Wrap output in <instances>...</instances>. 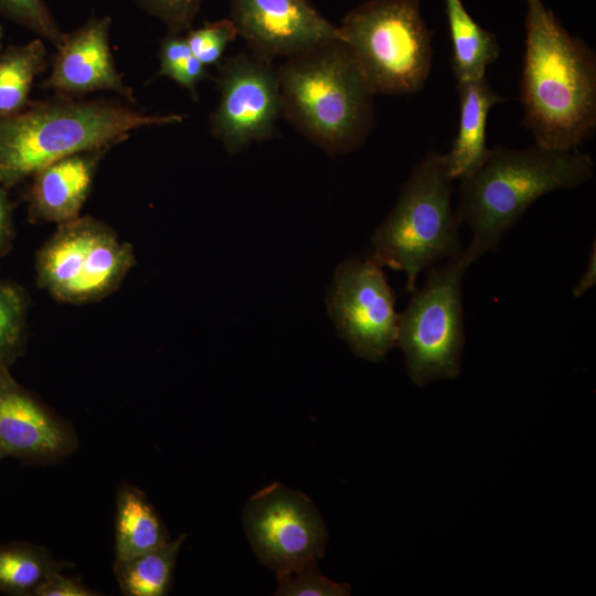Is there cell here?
<instances>
[{"label": "cell", "instance_id": "1", "mask_svg": "<svg viewBox=\"0 0 596 596\" xmlns=\"http://www.w3.org/2000/svg\"><path fill=\"white\" fill-rule=\"evenodd\" d=\"M520 82L523 125L535 143L573 151L596 127V56L542 0H525Z\"/></svg>", "mask_w": 596, "mask_h": 596}, {"label": "cell", "instance_id": "2", "mask_svg": "<svg viewBox=\"0 0 596 596\" xmlns=\"http://www.w3.org/2000/svg\"><path fill=\"white\" fill-rule=\"evenodd\" d=\"M182 121L178 114H146L118 100L56 95L29 102L0 118V183L9 189L57 159L109 150L137 129Z\"/></svg>", "mask_w": 596, "mask_h": 596}, {"label": "cell", "instance_id": "3", "mask_svg": "<svg viewBox=\"0 0 596 596\" xmlns=\"http://www.w3.org/2000/svg\"><path fill=\"white\" fill-rule=\"evenodd\" d=\"M594 170L592 157L577 150L536 143L521 150L502 146L490 149L483 163L460 180L456 213L472 233L464 251L467 260L472 264L496 251L502 236L539 198L574 189L592 179Z\"/></svg>", "mask_w": 596, "mask_h": 596}, {"label": "cell", "instance_id": "4", "mask_svg": "<svg viewBox=\"0 0 596 596\" xmlns=\"http://www.w3.org/2000/svg\"><path fill=\"white\" fill-rule=\"evenodd\" d=\"M277 73L281 114L313 143L339 155L364 142L374 93L342 41L287 57Z\"/></svg>", "mask_w": 596, "mask_h": 596}, {"label": "cell", "instance_id": "5", "mask_svg": "<svg viewBox=\"0 0 596 596\" xmlns=\"http://www.w3.org/2000/svg\"><path fill=\"white\" fill-rule=\"evenodd\" d=\"M453 179L445 153L426 152L403 184L396 203L372 236V257L383 267L403 272L406 291L414 292L419 273L464 253Z\"/></svg>", "mask_w": 596, "mask_h": 596}, {"label": "cell", "instance_id": "6", "mask_svg": "<svg viewBox=\"0 0 596 596\" xmlns=\"http://www.w3.org/2000/svg\"><path fill=\"white\" fill-rule=\"evenodd\" d=\"M374 94L421 91L433 63V33L418 0H370L348 12L339 26Z\"/></svg>", "mask_w": 596, "mask_h": 596}, {"label": "cell", "instance_id": "7", "mask_svg": "<svg viewBox=\"0 0 596 596\" xmlns=\"http://www.w3.org/2000/svg\"><path fill=\"white\" fill-rule=\"evenodd\" d=\"M130 243L89 215L58 224L35 255L38 286L54 300L82 305L115 292L136 265Z\"/></svg>", "mask_w": 596, "mask_h": 596}, {"label": "cell", "instance_id": "8", "mask_svg": "<svg viewBox=\"0 0 596 596\" xmlns=\"http://www.w3.org/2000/svg\"><path fill=\"white\" fill-rule=\"evenodd\" d=\"M469 265L462 253L430 269L424 287L414 291L398 315L396 344L418 386L455 379L460 372L465 344L461 285Z\"/></svg>", "mask_w": 596, "mask_h": 596}, {"label": "cell", "instance_id": "9", "mask_svg": "<svg viewBox=\"0 0 596 596\" xmlns=\"http://www.w3.org/2000/svg\"><path fill=\"white\" fill-rule=\"evenodd\" d=\"M243 522L259 562L277 577L317 563L324 554L326 525L305 494L275 482L253 494Z\"/></svg>", "mask_w": 596, "mask_h": 596}, {"label": "cell", "instance_id": "10", "mask_svg": "<svg viewBox=\"0 0 596 596\" xmlns=\"http://www.w3.org/2000/svg\"><path fill=\"white\" fill-rule=\"evenodd\" d=\"M216 84L220 99L210 130L228 153L274 137L281 98L273 61L241 52L220 66Z\"/></svg>", "mask_w": 596, "mask_h": 596}, {"label": "cell", "instance_id": "11", "mask_svg": "<svg viewBox=\"0 0 596 596\" xmlns=\"http://www.w3.org/2000/svg\"><path fill=\"white\" fill-rule=\"evenodd\" d=\"M327 304L339 336L356 355L381 361L396 344L395 297L372 256L338 266Z\"/></svg>", "mask_w": 596, "mask_h": 596}, {"label": "cell", "instance_id": "12", "mask_svg": "<svg viewBox=\"0 0 596 596\" xmlns=\"http://www.w3.org/2000/svg\"><path fill=\"white\" fill-rule=\"evenodd\" d=\"M231 20L252 52L270 61L342 41L309 0H231Z\"/></svg>", "mask_w": 596, "mask_h": 596}, {"label": "cell", "instance_id": "13", "mask_svg": "<svg viewBox=\"0 0 596 596\" xmlns=\"http://www.w3.org/2000/svg\"><path fill=\"white\" fill-rule=\"evenodd\" d=\"M110 25L109 17H92L73 32L65 33L43 86L66 97L113 91L127 102L136 103L132 89L123 81L114 63Z\"/></svg>", "mask_w": 596, "mask_h": 596}, {"label": "cell", "instance_id": "14", "mask_svg": "<svg viewBox=\"0 0 596 596\" xmlns=\"http://www.w3.org/2000/svg\"><path fill=\"white\" fill-rule=\"evenodd\" d=\"M66 424L41 404L10 373L0 369V450L28 460L61 458L75 448Z\"/></svg>", "mask_w": 596, "mask_h": 596}, {"label": "cell", "instance_id": "15", "mask_svg": "<svg viewBox=\"0 0 596 596\" xmlns=\"http://www.w3.org/2000/svg\"><path fill=\"white\" fill-rule=\"evenodd\" d=\"M107 151L74 153L34 172L28 191L29 219L58 225L78 217L91 194L99 161Z\"/></svg>", "mask_w": 596, "mask_h": 596}, {"label": "cell", "instance_id": "16", "mask_svg": "<svg viewBox=\"0 0 596 596\" xmlns=\"http://www.w3.org/2000/svg\"><path fill=\"white\" fill-rule=\"evenodd\" d=\"M457 92L458 132L445 158L450 178L462 180L472 174L488 157V115L490 109L504 98L492 89L486 77L457 82Z\"/></svg>", "mask_w": 596, "mask_h": 596}, {"label": "cell", "instance_id": "17", "mask_svg": "<svg viewBox=\"0 0 596 596\" xmlns=\"http://www.w3.org/2000/svg\"><path fill=\"white\" fill-rule=\"evenodd\" d=\"M168 531L147 496L132 486L117 494L115 561L131 558L169 542Z\"/></svg>", "mask_w": 596, "mask_h": 596}, {"label": "cell", "instance_id": "18", "mask_svg": "<svg viewBox=\"0 0 596 596\" xmlns=\"http://www.w3.org/2000/svg\"><path fill=\"white\" fill-rule=\"evenodd\" d=\"M444 2L453 49L451 70L457 82L486 77L487 67L500 55L497 36L469 14L461 0Z\"/></svg>", "mask_w": 596, "mask_h": 596}, {"label": "cell", "instance_id": "19", "mask_svg": "<svg viewBox=\"0 0 596 596\" xmlns=\"http://www.w3.org/2000/svg\"><path fill=\"white\" fill-rule=\"evenodd\" d=\"M185 535L164 545L134 556L115 561L114 573L121 594L126 596H164L172 586L177 558Z\"/></svg>", "mask_w": 596, "mask_h": 596}, {"label": "cell", "instance_id": "20", "mask_svg": "<svg viewBox=\"0 0 596 596\" xmlns=\"http://www.w3.org/2000/svg\"><path fill=\"white\" fill-rule=\"evenodd\" d=\"M46 65L42 39L0 50V118L15 115L29 104L34 79Z\"/></svg>", "mask_w": 596, "mask_h": 596}, {"label": "cell", "instance_id": "21", "mask_svg": "<svg viewBox=\"0 0 596 596\" xmlns=\"http://www.w3.org/2000/svg\"><path fill=\"white\" fill-rule=\"evenodd\" d=\"M64 567L42 546L29 542L0 544V593L34 596L51 572Z\"/></svg>", "mask_w": 596, "mask_h": 596}, {"label": "cell", "instance_id": "22", "mask_svg": "<svg viewBox=\"0 0 596 596\" xmlns=\"http://www.w3.org/2000/svg\"><path fill=\"white\" fill-rule=\"evenodd\" d=\"M29 307L24 288L0 278V369H10L24 351Z\"/></svg>", "mask_w": 596, "mask_h": 596}, {"label": "cell", "instance_id": "23", "mask_svg": "<svg viewBox=\"0 0 596 596\" xmlns=\"http://www.w3.org/2000/svg\"><path fill=\"white\" fill-rule=\"evenodd\" d=\"M0 12L57 47L65 33L43 0H0Z\"/></svg>", "mask_w": 596, "mask_h": 596}, {"label": "cell", "instance_id": "24", "mask_svg": "<svg viewBox=\"0 0 596 596\" xmlns=\"http://www.w3.org/2000/svg\"><path fill=\"white\" fill-rule=\"evenodd\" d=\"M237 35L232 20L222 19L190 29L184 38L192 54L207 67L221 61L225 50Z\"/></svg>", "mask_w": 596, "mask_h": 596}, {"label": "cell", "instance_id": "25", "mask_svg": "<svg viewBox=\"0 0 596 596\" xmlns=\"http://www.w3.org/2000/svg\"><path fill=\"white\" fill-rule=\"evenodd\" d=\"M276 595L280 596H343L350 594V586L330 581L317 570V563L277 577Z\"/></svg>", "mask_w": 596, "mask_h": 596}, {"label": "cell", "instance_id": "26", "mask_svg": "<svg viewBox=\"0 0 596 596\" xmlns=\"http://www.w3.org/2000/svg\"><path fill=\"white\" fill-rule=\"evenodd\" d=\"M147 13L159 19L169 33L182 34L192 29L202 0H134Z\"/></svg>", "mask_w": 596, "mask_h": 596}, {"label": "cell", "instance_id": "27", "mask_svg": "<svg viewBox=\"0 0 596 596\" xmlns=\"http://www.w3.org/2000/svg\"><path fill=\"white\" fill-rule=\"evenodd\" d=\"M63 568L51 572L38 587L34 596H95L98 593L85 586L81 581L65 576Z\"/></svg>", "mask_w": 596, "mask_h": 596}, {"label": "cell", "instance_id": "28", "mask_svg": "<svg viewBox=\"0 0 596 596\" xmlns=\"http://www.w3.org/2000/svg\"><path fill=\"white\" fill-rule=\"evenodd\" d=\"M192 54L184 35L168 33L161 41L159 51V75L169 77L172 72Z\"/></svg>", "mask_w": 596, "mask_h": 596}, {"label": "cell", "instance_id": "29", "mask_svg": "<svg viewBox=\"0 0 596 596\" xmlns=\"http://www.w3.org/2000/svg\"><path fill=\"white\" fill-rule=\"evenodd\" d=\"M210 77L206 66L191 54L173 71L169 78L185 88L196 99L198 84Z\"/></svg>", "mask_w": 596, "mask_h": 596}, {"label": "cell", "instance_id": "30", "mask_svg": "<svg viewBox=\"0 0 596 596\" xmlns=\"http://www.w3.org/2000/svg\"><path fill=\"white\" fill-rule=\"evenodd\" d=\"M14 240L13 204L8 188L0 183V264L11 251Z\"/></svg>", "mask_w": 596, "mask_h": 596}, {"label": "cell", "instance_id": "31", "mask_svg": "<svg viewBox=\"0 0 596 596\" xmlns=\"http://www.w3.org/2000/svg\"><path fill=\"white\" fill-rule=\"evenodd\" d=\"M595 283H596V245L594 242L585 272L579 278L576 286L573 288V295L576 298L582 297L586 291H588L595 285Z\"/></svg>", "mask_w": 596, "mask_h": 596}, {"label": "cell", "instance_id": "32", "mask_svg": "<svg viewBox=\"0 0 596 596\" xmlns=\"http://www.w3.org/2000/svg\"><path fill=\"white\" fill-rule=\"evenodd\" d=\"M2 40H3V29L0 25V50L2 49Z\"/></svg>", "mask_w": 596, "mask_h": 596}, {"label": "cell", "instance_id": "33", "mask_svg": "<svg viewBox=\"0 0 596 596\" xmlns=\"http://www.w3.org/2000/svg\"><path fill=\"white\" fill-rule=\"evenodd\" d=\"M4 456V454L0 450V459H2Z\"/></svg>", "mask_w": 596, "mask_h": 596}]
</instances>
